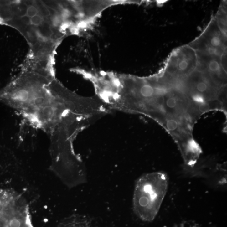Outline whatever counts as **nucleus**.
<instances>
[{
	"instance_id": "nucleus-5",
	"label": "nucleus",
	"mask_w": 227,
	"mask_h": 227,
	"mask_svg": "<svg viewBox=\"0 0 227 227\" xmlns=\"http://www.w3.org/2000/svg\"><path fill=\"white\" fill-rule=\"evenodd\" d=\"M207 68L209 72L218 76L223 69L220 60L215 57L212 58L209 60L207 63Z\"/></svg>"
},
{
	"instance_id": "nucleus-8",
	"label": "nucleus",
	"mask_w": 227,
	"mask_h": 227,
	"mask_svg": "<svg viewBox=\"0 0 227 227\" xmlns=\"http://www.w3.org/2000/svg\"><path fill=\"white\" fill-rule=\"evenodd\" d=\"M178 125L177 120L173 118H168L166 122L165 127L169 131L173 132L178 129Z\"/></svg>"
},
{
	"instance_id": "nucleus-14",
	"label": "nucleus",
	"mask_w": 227,
	"mask_h": 227,
	"mask_svg": "<svg viewBox=\"0 0 227 227\" xmlns=\"http://www.w3.org/2000/svg\"><path fill=\"white\" fill-rule=\"evenodd\" d=\"M22 20L25 24H28L30 23V18L27 15L22 17Z\"/></svg>"
},
{
	"instance_id": "nucleus-15",
	"label": "nucleus",
	"mask_w": 227,
	"mask_h": 227,
	"mask_svg": "<svg viewBox=\"0 0 227 227\" xmlns=\"http://www.w3.org/2000/svg\"><path fill=\"white\" fill-rule=\"evenodd\" d=\"M180 227H185L184 225H180Z\"/></svg>"
},
{
	"instance_id": "nucleus-10",
	"label": "nucleus",
	"mask_w": 227,
	"mask_h": 227,
	"mask_svg": "<svg viewBox=\"0 0 227 227\" xmlns=\"http://www.w3.org/2000/svg\"><path fill=\"white\" fill-rule=\"evenodd\" d=\"M48 54V51L46 49H41L37 53V57L40 60L45 59L47 58Z\"/></svg>"
},
{
	"instance_id": "nucleus-13",
	"label": "nucleus",
	"mask_w": 227,
	"mask_h": 227,
	"mask_svg": "<svg viewBox=\"0 0 227 227\" xmlns=\"http://www.w3.org/2000/svg\"><path fill=\"white\" fill-rule=\"evenodd\" d=\"M198 106L199 111L202 113L207 112L211 110L210 104L207 102Z\"/></svg>"
},
{
	"instance_id": "nucleus-12",
	"label": "nucleus",
	"mask_w": 227,
	"mask_h": 227,
	"mask_svg": "<svg viewBox=\"0 0 227 227\" xmlns=\"http://www.w3.org/2000/svg\"><path fill=\"white\" fill-rule=\"evenodd\" d=\"M26 12L27 15L29 18H31L37 15L38 11L34 6H30L27 9Z\"/></svg>"
},
{
	"instance_id": "nucleus-11",
	"label": "nucleus",
	"mask_w": 227,
	"mask_h": 227,
	"mask_svg": "<svg viewBox=\"0 0 227 227\" xmlns=\"http://www.w3.org/2000/svg\"><path fill=\"white\" fill-rule=\"evenodd\" d=\"M42 22V18L38 14L30 18V23L34 25H40Z\"/></svg>"
},
{
	"instance_id": "nucleus-4",
	"label": "nucleus",
	"mask_w": 227,
	"mask_h": 227,
	"mask_svg": "<svg viewBox=\"0 0 227 227\" xmlns=\"http://www.w3.org/2000/svg\"><path fill=\"white\" fill-rule=\"evenodd\" d=\"M207 41L209 45L208 49H213L223 51L222 50L223 47L224 41H223V37L219 32L210 34Z\"/></svg>"
},
{
	"instance_id": "nucleus-1",
	"label": "nucleus",
	"mask_w": 227,
	"mask_h": 227,
	"mask_svg": "<svg viewBox=\"0 0 227 227\" xmlns=\"http://www.w3.org/2000/svg\"><path fill=\"white\" fill-rule=\"evenodd\" d=\"M28 83L10 104L31 126L49 136L51 147L73 142L77 135L108 113L97 97L50 90L39 82Z\"/></svg>"
},
{
	"instance_id": "nucleus-2",
	"label": "nucleus",
	"mask_w": 227,
	"mask_h": 227,
	"mask_svg": "<svg viewBox=\"0 0 227 227\" xmlns=\"http://www.w3.org/2000/svg\"><path fill=\"white\" fill-rule=\"evenodd\" d=\"M169 184L167 175L157 172L143 175L135 188L134 207L135 213L142 220L150 222L157 215Z\"/></svg>"
},
{
	"instance_id": "nucleus-9",
	"label": "nucleus",
	"mask_w": 227,
	"mask_h": 227,
	"mask_svg": "<svg viewBox=\"0 0 227 227\" xmlns=\"http://www.w3.org/2000/svg\"><path fill=\"white\" fill-rule=\"evenodd\" d=\"M191 99L197 105H200L207 102L206 98L203 94L199 93L193 92L191 95Z\"/></svg>"
},
{
	"instance_id": "nucleus-3",
	"label": "nucleus",
	"mask_w": 227,
	"mask_h": 227,
	"mask_svg": "<svg viewBox=\"0 0 227 227\" xmlns=\"http://www.w3.org/2000/svg\"><path fill=\"white\" fill-rule=\"evenodd\" d=\"M176 52L171 62L172 69L168 70V72L173 75H187L193 72L197 67L196 53L191 48L187 47Z\"/></svg>"
},
{
	"instance_id": "nucleus-6",
	"label": "nucleus",
	"mask_w": 227,
	"mask_h": 227,
	"mask_svg": "<svg viewBox=\"0 0 227 227\" xmlns=\"http://www.w3.org/2000/svg\"><path fill=\"white\" fill-rule=\"evenodd\" d=\"M193 86L194 92L199 93L203 94L205 97V94L208 92L209 90V83L205 80H200L195 82Z\"/></svg>"
},
{
	"instance_id": "nucleus-7",
	"label": "nucleus",
	"mask_w": 227,
	"mask_h": 227,
	"mask_svg": "<svg viewBox=\"0 0 227 227\" xmlns=\"http://www.w3.org/2000/svg\"><path fill=\"white\" fill-rule=\"evenodd\" d=\"M165 106L169 110H175L178 106V100L175 96H169L165 101Z\"/></svg>"
}]
</instances>
